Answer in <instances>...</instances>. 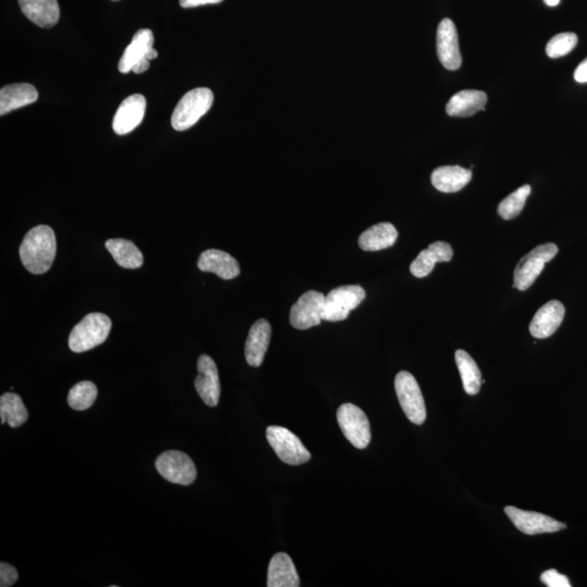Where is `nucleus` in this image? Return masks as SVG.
<instances>
[{
	"label": "nucleus",
	"mask_w": 587,
	"mask_h": 587,
	"mask_svg": "<svg viewBox=\"0 0 587 587\" xmlns=\"http://www.w3.org/2000/svg\"><path fill=\"white\" fill-rule=\"evenodd\" d=\"M19 252L25 269L33 275H44L53 266L57 254L54 230L48 225L35 226L24 236Z\"/></svg>",
	"instance_id": "1"
},
{
	"label": "nucleus",
	"mask_w": 587,
	"mask_h": 587,
	"mask_svg": "<svg viewBox=\"0 0 587 587\" xmlns=\"http://www.w3.org/2000/svg\"><path fill=\"white\" fill-rule=\"evenodd\" d=\"M110 331V317L101 312L90 313L72 329L69 337V348L76 354L89 352L106 342Z\"/></svg>",
	"instance_id": "2"
},
{
	"label": "nucleus",
	"mask_w": 587,
	"mask_h": 587,
	"mask_svg": "<svg viewBox=\"0 0 587 587\" xmlns=\"http://www.w3.org/2000/svg\"><path fill=\"white\" fill-rule=\"evenodd\" d=\"M214 104V94L209 89L199 87L185 94L172 113L174 130L185 131L206 115Z\"/></svg>",
	"instance_id": "3"
},
{
	"label": "nucleus",
	"mask_w": 587,
	"mask_h": 587,
	"mask_svg": "<svg viewBox=\"0 0 587 587\" xmlns=\"http://www.w3.org/2000/svg\"><path fill=\"white\" fill-rule=\"evenodd\" d=\"M558 254V246L548 243L535 247L524 256L514 270L513 286L519 291H527L542 273L548 262L552 261Z\"/></svg>",
	"instance_id": "4"
},
{
	"label": "nucleus",
	"mask_w": 587,
	"mask_h": 587,
	"mask_svg": "<svg viewBox=\"0 0 587 587\" xmlns=\"http://www.w3.org/2000/svg\"><path fill=\"white\" fill-rule=\"evenodd\" d=\"M395 390L407 418L416 425H424L426 419L425 403L414 375L400 371L395 378Z\"/></svg>",
	"instance_id": "5"
},
{
	"label": "nucleus",
	"mask_w": 587,
	"mask_h": 587,
	"mask_svg": "<svg viewBox=\"0 0 587 587\" xmlns=\"http://www.w3.org/2000/svg\"><path fill=\"white\" fill-rule=\"evenodd\" d=\"M266 434L267 442L283 462L300 466L311 460V452L286 427L271 425L267 427Z\"/></svg>",
	"instance_id": "6"
},
{
	"label": "nucleus",
	"mask_w": 587,
	"mask_h": 587,
	"mask_svg": "<svg viewBox=\"0 0 587 587\" xmlns=\"http://www.w3.org/2000/svg\"><path fill=\"white\" fill-rule=\"evenodd\" d=\"M365 298V291L360 285H344L332 290L324 300L323 320L343 321L350 311L356 309Z\"/></svg>",
	"instance_id": "7"
},
{
	"label": "nucleus",
	"mask_w": 587,
	"mask_h": 587,
	"mask_svg": "<svg viewBox=\"0 0 587 587\" xmlns=\"http://www.w3.org/2000/svg\"><path fill=\"white\" fill-rule=\"evenodd\" d=\"M338 425L343 434L358 450L370 444L371 429L367 415L354 404H344L337 410Z\"/></svg>",
	"instance_id": "8"
},
{
	"label": "nucleus",
	"mask_w": 587,
	"mask_h": 587,
	"mask_svg": "<svg viewBox=\"0 0 587 587\" xmlns=\"http://www.w3.org/2000/svg\"><path fill=\"white\" fill-rule=\"evenodd\" d=\"M154 467L163 478L180 486H190L197 477L194 461L183 451L162 452L154 462Z\"/></svg>",
	"instance_id": "9"
},
{
	"label": "nucleus",
	"mask_w": 587,
	"mask_h": 587,
	"mask_svg": "<svg viewBox=\"0 0 587 587\" xmlns=\"http://www.w3.org/2000/svg\"><path fill=\"white\" fill-rule=\"evenodd\" d=\"M153 48V34L151 30L142 29L133 36L130 45L125 50L119 63V71L121 74H128L133 71L134 74H141L149 69V61L147 58L149 51Z\"/></svg>",
	"instance_id": "10"
},
{
	"label": "nucleus",
	"mask_w": 587,
	"mask_h": 587,
	"mask_svg": "<svg viewBox=\"0 0 587 587\" xmlns=\"http://www.w3.org/2000/svg\"><path fill=\"white\" fill-rule=\"evenodd\" d=\"M326 296L317 291H308L300 297L291 309L290 322L297 329H308L319 326L323 320Z\"/></svg>",
	"instance_id": "11"
},
{
	"label": "nucleus",
	"mask_w": 587,
	"mask_h": 587,
	"mask_svg": "<svg viewBox=\"0 0 587 587\" xmlns=\"http://www.w3.org/2000/svg\"><path fill=\"white\" fill-rule=\"evenodd\" d=\"M504 513L519 531L528 535L555 533L566 528L565 523L543 513L524 512L513 506L504 508Z\"/></svg>",
	"instance_id": "12"
},
{
	"label": "nucleus",
	"mask_w": 587,
	"mask_h": 587,
	"mask_svg": "<svg viewBox=\"0 0 587 587\" xmlns=\"http://www.w3.org/2000/svg\"><path fill=\"white\" fill-rule=\"evenodd\" d=\"M437 56L441 64L448 70L460 69L462 58L457 29L451 19L442 20L436 34Z\"/></svg>",
	"instance_id": "13"
},
{
	"label": "nucleus",
	"mask_w": 587,
	"mask_h": 587,
	"mask_svg": "<svg viewBox=\"0 0 587 587\" xmlns=\"http://www.w3.org/2000/svg\"><path fill=\"white\" fill-rule=\"evenodd\" d=\"M198 375L195 379V389L200 399L209 407L219 404L221 385L217 364L208 355H202L197 363Z\"/></svg>",
	"instance_id": "14"
},
{
	"label": "nucleus",
	"mask_w": 587,
	"mask_h": 587,
	"mask_svg": "<svg viewBox=\"0 0 587 587\" xmlns=\"http://www.w3.org/2000/svg\"><path fill=\"white\" fill-rule=\"evenodd\" d=\"M145 112V97L141 94L128 96L118 108L115 118H113V131L118 136H127L141 125Z\"/></svg>",
	"instance_id": "15"
},
{
	"label": "nucleus",
	"mask_w": 587,
	"mask_h": 587,
	"mask_svg": "<svg viewBox=\"0 0 587 587\" xmlns=\"http://www.w3.org/2000/svg\"><path fill=\"white\" fill-rule=\"evenodd\" d=\"M565 309L558 301H550L540 307L531 324L530 333L535 338L544 339L552 337L563 323Z\"/></svg>",
	"instance_id": "16"
},
{
	"label": "nucleus",
	"mask_w": 587,
	"mask_h": 587,
	"mask_svg": "<svg viewBox=\"0 0 587 587\" xmlns=\"http://www.w3.org/2000/svg\"><path fill=\"white\" fill-rule=\"evenodd\" d=\"M272 329L265 319H259L250 329L245 344V358L251 367L258 368L264 363L271 341Z\"/></svg>",
	"instance_id": "17"
},
{
	"label": "nucleus",
	"mask_w": 587,
	"mask_h": 587,
	"mask_svg": "<svg viewBox=\"0 0 587 587\" xmlns=\"http://www.w3.org/2000/svg\"><path fill=\"white\" fill-rule=\"evenodd\" d=\"M197 265L200 271L213 272L223 280H233L241 273L238 260L219 250H205L199 256Z\"/></svg>",
	"instance_id": "18"
},
{
	"label": "nucleus",
	"mask_w": 587,
	"mask_h": 587,
	"mask_svg": "<svg viewBox=\"0 0 587 587\" xmlns=\"http://www.w3.org/2000/svg\"><path fill=\"white\" fill-rule=\"evenodd\" d=\"M452 256H454V250L450 244L446 241H435L416 256L413 264L410 265L411 275L416 277H425L434 271L436 264L451 261Z\"/></svg>",
	"instance_id": "19"
},
{
	"label": "nucleus",
	"mask_w": 587,
	"mask_h": 587,
	"mask_svg": "<svg viewBox=\"0 0 587 587\" xmlns=\"http://www.w3.org/2000/svg\"><path fill=\"white\" fill-rule=\"evenodd\" d=\"M19 4L25 17L39 28L50 29L59 22L60 8L57 0H19Z\"/></svg>",
	"instance_id": "20"
},
{
	"label": "nucleus",
	"mask_w": 587,
	"mask_h": 587,
	"mask_svg": "<svg viewBox=\"0 0 587 587\" xmlns=\"http://www.w3.org/2000/svg\"><path fill=\"white\" fill-rule=\"evenodd\" d=\"M267 586L269 587H298L301 585L295 565L290 556L277 553L273 556L269 570H267Z\"/></svg>",
	"instance_id": "21"
},
{
	"label": "nucleus",
	"mask_w": 587,
	"mask_h": 587,
	"mask_svg": "<svg viewBox=\"0 0 587 587\" xmlns=\"http://www.w3.org/2000/svg\"><path fill=\"white\" fill-rule=\"evenodd\" d=\"M487 102L486 92L476 90L458 92L448 101L446 112L451 117H471L484 110Z\"/></svg>",
	"instance_id": "22"
},
{
	"label": "nucleus",
	"mask_w": 587,
	"mask_h": 587,
	"mask_svg": "<svg viewBox=\"0 0 587 587\" xmlns=\"http://www.w3.org/2000/svg\"><path fill=\"white\" fill-rule=\"evenodd\" d=\"M472 171L460 166H444L434 170L431 175L434 187L442 193L460 192L471 181Z\"/></svg>",
	"instance_id": "23"
},
{
	"label": "nucleus",
	"mask_w": 587,
	"mask_h": 587,
	"mask_svg": "<svg viewBox=\"0 0 587 587\" xmlns=\"http://www.w3.org/2000/svg\"><path fill=\"white\" fill-rule=\"evenodd\" d=\"M39 98V92L28 83L12 84L0 91V115L4 116L19 108L33 104Z\"/></svg>",
	"instance_id": "24"
},
{
	"label": "nucleus",
	"mask_w": 587,
	"mask_h": 587,
	"mask_svg": "<svg viewBox=\"0 0 587 587\" xmlns=\"http://www.w3.org/2000/svg\"><path fill=\"white\" fill-rule=\"evenodd\" d=\"M399 232L389 223H378L363 232L359 236L360 249L365 251H379L393 246L398 241Z\"/></svg>",
	"instance_id": "25"
},
{
	"label": "nucleus",
	"mask_w": 587,
	"mask_h": 587,
	"mask_svg": "<svg viewBox=\"0 0 587 587\" xmlns=\"http://www.w3.org/2000/svg\"><path fill=\"white\" fill-rule=\"evenodd\" d=\"M105 246L117 264L125 269H138L144 264L142 251L131 241L111 239L106 241Z\"/></svg>",
	"instance_id": "26"
},
{
	"label": "nucleus",
	"mask_w": 587,
	"mask_h": 587,
	"mask_svg": "<svg viewBox=\"0 0 587 587\" xmlns=\"http://www.w3.org/2000/svg\"><path fill=\"white\" fill-rule=\"evenodd\" d=\"M29 413L23 400L18 394L4 393L0 398V420L2 425L19 427L27 422Z\"/></svg>",
	"instance_id": "27"
},
{
	"label": "nucleus",
	"mask_w": 587,
	"mask_h": 587,
	"mask_svg": "<svg viewBox=\"0 0 587 587\" xmlns=\"http://www.w3.org/2000/svg\"><path fill=\"white\" fill-rule=\"evenodd\" d=\"M456 364L460 370L463 389L469 395H477L480 391L482 374L475 360L465 350H457Z\"/></svg>",
	"instance_id": "28"
},
{
	"label": "nucleus",
	"mask_w": 587,
	"mask_h": 587,
	"mask_svg": "<svg viewBox=\"0 0 587 587\" xmlns=\"http://www.w3.org/2000/svg\"><path fill=\"white\" fill-rule=\"evenodd\" d=\"M97 386L91 381H81L69 391L68 404L72 409L84 411L95 403L97 399Z\"/></svg>",
	"instance_id": "29"
},
{
	"label": "nucleus",
	"mask_w": 587,
	"mask_h": 587,
	"mask_svg": "<svg viewBox=\"0 0 587 587\" xmlns=\"http://www.w3.org/2000/svg\"><path fill=\"white\" fill-rule=\"evenodd\" d=\"M531 190L530 185H523L516 192L509 195L498 206L497 211L499 215L504 220H512L518 217L521 214L525 202H527L530 194H531Z\"/></svg>",
	"instance_id": "30"
},
{
	"label": "nucleus",
	"mask_w": 587,
	"mask_h": 587,
	"mask_svg": "<svg viewBox=\"0 0 587 587\" xmlns=\"http://www.w3.org/2000/svg\"><path fill=\"white\" fill-rule=\"evenodd\" d=\"M578 44V36L574 33L566 32L554 36L546 45V54L550 58H560L573 51Z\"/></svg>",
	"instance_id": "31"
},
{
	"label": "nucleus",
	"mask_w": 587,
	"mask_h": 587,
	"mask_svg": "<svg viewBox=\"0 0 587 587\" xmlns=\"http://www.w3.org/2000/svg\"><path fill=\"white\" fill-rule=\"evenodd\" d=\"M540 581L546 586L548 587H570L569 579L566 578L565 574H561L557 570L550 569L545 571V573L540 575Z\"/></svg>",
	"instance_id": "32"
},
{
	"label": "nucleus",
	"mask_w": 587,
	"mask_h": 587,
	"mask_svg": "<svg viewBox=\"0 0 587 587\" xmlns=\"http://www.w3.org/2000/svg\"><path fill=\"white\" fill-rule=\"evenodd\" d=\"M19 578L17 569L9 564H0V586H13Z\"/></svg>",
	"instance_id": "33"
},
{
	"label": "nucleus",
	"mask_w": 587,
	"mask_h": 587,
	"mask_svg": "<svg viewBox=\"0 0 587 587\" xmlns=\"http://www.w3.org/2000/svg\"><path fill=\"white\" fill-rule=\"evenodd\" d=\"M223 0H180L182 8H194L204 6V4H215L223 3Z\"/></svg>",
	"instance_id": "34"
},
{
	"label": "nucleus",
	"mask_w": 587,
	"mask_h": 587,
	"mask_svg": "<svg viewBox=\"0 0 587 587\" xmlns=\"http://www.w3.org/2000/svg\"><path fill=\"white\" fill-rule=\"evenodd\" d=\"M574 79L579 83H586L587 82V58L581 63L574 72Z\"/></svg>",
	"instance_id": "35"
},
{
	"label": "nucleus",
	"mask_w": 587,
	"mask_h": 587,
	"mask_svg": "<svg viewBox=\"0 0 587 587\" xmlns=\"http://www.w3.org/2000/svg\"><path fill=\"white\" fill-rule=\"evenodd\" d=\"M560 0H544V3L548 4L549 7H555L557 6L559 4Z\"/></svg>",
	"instance_id": "36"
},
{
	"label": "nucleus",
	"mask_w": 587,
	"mask_h": 587,
	"mask_svg": "<svg viewBox=\"0 0 587 587\" xmlns=\"http://www.w3.org/2000/svg\"><path fill=\"white\" fill-rule=\"evenodd\" d=\"M112 2H118V0H112Z\"/></svg>",
	"instance_id": "37"
}]
</instances>
